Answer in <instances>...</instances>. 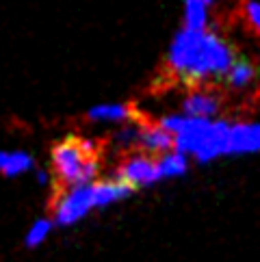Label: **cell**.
<instances>
[{"label": "cell", "instance_id": "obj_1", "mask_svg": "<svg viewBox=\"0 0 260 262\" xmlns=\"http://www.w3.org/2000/svg\"><path fill=\"white\" fill-rule=\"evenodd\" d=\"M234 63L232 48L217 35L184 29L176 35L169 50V68L184 80H202L208 76H226Z\"/></svg>", "mask_w": 260, "mask_h": 262}, {"label": "cell", "instance_id": "obj_2", "mask_svg": "<svg viewBox=\"0 0 260 262\" xmlns=\"http://www.w3.org/2000/svg\"><path fill=\"white\" fill-rule=\"evenodd\" d=\"M174 135V145L182 154H193L198 161H212L221 154H230V126L226 121H208L206 117L174 115L161 124Z\"/></svg>", "mask_w": 260, "mask_h": 262}, {"label": "cell", "instance_id": "obj_3", "mask_svg": "<svg viewBox=\"0 0 260 262\" xmlns=\"http://www.w3.org/2000/svg\"><path fill=\"white\" fill-rule=\"evenodd\" d=\"M100 171L98 143L80 137H65L52 147V180L57 189L89 184Z\"/></svg>", "mask_w": 260, "mask_h": 262}, {"label": "cell", "instance_id": "obj_4", "mask_svg": "<svg viewBox=\"0 0 260 262\" xmlns=\"http://www.w3.org/2000/svg\"><path fill=\"white\" fill-rule=\"evenodd\" d=\"M57 198H54V214L52 223L54 226H74L76 221H80L85 214L96 208L94 200V182L72 186V189H57Z\"/></svg>", "mask_w": 260, "mask_h": 262}, {"label": "cell", "instance_id": "obj_5", "mask_svg": "<svg viewBox=\"0 0 260 262\" xmlns=\"http://www.w3.org/2000/svg\"><path fill=\"white\" fill-rule=\"evenodd\" d=\"M117 180L135 186H147L159 182V161L150 156H130L117 167Z\"/></svg>", "mask_w": 260, "mask_h": 262}, {"label": "cell", "instance_id": "obj_6", "mask_svg": "<svg viewBox=\"0 0 260 262\" xmlns=\"http://www.w3.org/2000/svg\"><path fill=\"white\" fill-rule=\"evenodd\" d=\"M260 152V124L230 126V154Z\"/></svg>", "mask_w": 260, "mask_h": 262}, {"label": "cell", "instance_id": "obj_7", "mask_svg": "<svg viewBox=\"0 0 260 262\" xmlns=\"http://www.w3.org/2000/svg\"><path fill=\"white\" fill-rule=\"evenodd\" d=\"M35 167V161L24 149H0V176L15 178Z\"/></svg>", "mask_w": 260, "mask_h": 262}, {"label": "cell", "instance_id": "obj_8", "mask_svg": "<svg viewBox=\"0 0 260 262\" xmlns=\"http://www.w3.org/2000/svg\"><path fill=\"white\" fill-rule=\"evenodd\" d=\"M133 193V186L122 180H106V182H94V200L96 208H104V206L119 202Z\"/></svg>", "mask_w": 260, "mask_h": 262}, {"label": "cell", "instance_id": "obj_9", "mask_svg": "<svg viewBox=\"0 0 260 262\" xmlns=\"http://www.w3.org/2000/svg\"><path fill=\"white\" fill-rule=\"evenodd\" d=\"M139 145L145 147L147 152H152V154L169 152L174 147V135L167 133V130L161 126L143 128V130H139Z\"/></svg>", "mask_w": 260, "mask_h": 262}, {"label": "cell", "instance_id": "obj_10", "mask_svg": "<svg viewBox=\"0 0 260 262\" xmlns=\"http://www.w3.org/2000/svg\"><path fill=\"white\" fill-rule=\"evenodd\" d=\"M219 108V102L215 96L210 93H193L184 100V115H191V117H210L215 115Z\"/></svg>", "mask_w": 260, "mask_h": 262}, {"label": "cell", "instance_id": "obj_11", "mask_svg": "<svg viewBox=\"0 0 260 262\" xmlns=\"http://www.w3.org/2000/svg\"><path fill=\"white\" fill-rule=\"evenodd\" d=\"M256 78V68L247 59H239L230 65V70L226 72V85L230 89H245L249 82Z\"/></svg>", "mask_w": 260, "mask_h": 262}, {"label": "cell", "instance_id": "obj_12", "mask_svg": "<svg viewBox=\"0 0 260 262\" xmlns=\"http://www.w3.org/2000/svg\"><path fill=\"white\" fill-rule=\"evenodd\" d=\"M87 117L91 121H128L135 117V113L126 104H100L91 108Z\"/></svg>", "mask_w": 260, "mask_h": 262}, {"label": "cell", "instance_id": "obj_13", "mask_svg": "<svg viewBox=\"0 0 260 262\" xmlns=\"http://www.w3.org/2000/svg\"><path fill=\"white\" fill-rule=\"evenodd\" d=\"M187 156H184L182 152H167L161 161H159V178L163 180V178H176V176H182L184 171H187Z\"/></svg>", "mask_w": 260, "mask_h": 262}, {"label": "cell", "instance_id": "obj_14", "mask_svg": "<svg viewBox=\"0 0 260 262\" xmlns=\"http://www.w3.org/2000/svg\"><path fill=\"white\" fill-rule=\"evenodd\" d=\"M206 9L208 7L202 0H184V17H187L184 26L193 31H204L206 29V17H208Z\"/></svg>", "mask_w": 260, "mask_h": 262}, {"label": "cell", "instance_id": "obj_15", "mask_svg": "<svg viewBox=\"0 0 260 262\" xmlns=\"http://www.w3.org/2000/svg\"><path fill=\"white\" fill-rule=\"evenodd\" d=\"M52 219H37L33 226L29 228V232H26V236H24V245L26 247H37V245H41V243L48 238V234L52 230Z\"/></svg>", "mask_w": 260, "mask_h": 262}, {"label": "cell", "instance_id": "obj_16", "mask_svg": "<svg viewBox=\"0 0 260 262\" xmlns=\"http://www.w3.org/2000/svg\"><path fill=\"white\" fill-rule=\"evenodd\" d=\"M245 15L247 20L252 22V26L260 33V3H254V0H249L245 5Z\"/></svg>", "mask_w": 260, "mask_h": 262}, {"label": "cell", "instance_id": "obj_17", "mask_svg": "<svg viewBox=\"0 0 260 262\" xmlns=\"http://www.w3.org/2000/svg\"><path fill=\"white\" fill-rule=\"evenodd\" d=\"M202 3H204V5H206V7H208V5H212V3H215V0H202Z\"/></svg>", "mask_w": 260, "mask_h": 262}]
</instances>
